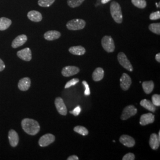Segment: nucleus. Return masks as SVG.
<instances>
[{
    "label": "nucleus",
    "mask_w": 160,
    "mask_h": 160,
    "mask_svg": "<svg viewBox=\"0 0 160 160\" xmlns=\"http://www.w3.org/2000/svg\"><path fill=\"white\" fill-rule=\"evenodd\" d=\"M55 104L58 113L61 115L65 116L67 114V109L63 99L61 97H57L55 98Z\"/></svg>",
    "instance_id": "6e6552de"
},
{
    "label": "nucleus",
    "mask_w": 160,
    "mask_h": 160,
    "mask_svg": "<svg viewBox=\"0 0 160 160\" xmlns=\"http://www.w3.org/2000/svg\"><path fill=\"white\" fill-rule=\"evenodd\" d=\"M28 17L29 20L34 22H39L42 20V15L40 12L32 10L28 13Z\"/></svg>",
    "instance_id": "6ab92c4d"
},
{
    "label": "nucleus",
    "mask_w": 160,
    "mask_h": 160,
    "mask_svg": "<svg viewBox=\"0 0 160 160\" xmlns=\"http://www.w3.org/2000/svg\"><path fill=\"white\" fill-rule=\"evenodd\" d=\"M79 158L77 156V155H71V156H69L68 158H67V160H78Z\"/></svg>",
    "instance_id": "e433bc0d"
},
{
    "label": "nucleus",
    "mask_w": 160,
    "mask_h": 160,
    "mask_svg": "<svg viewBox=\"0 0 160 160\" xmlns=\"http://www.w3.org/2000/svg\"><path fill=\"white\" fill-rule=\"evenodd\" d=\"M22 126L24 131L30 135H35L40 131V125L38 122L32 119H24L22 121Z\"/></svg>",
    "instance_id": "f257e3e1"
},
{
    "label": "nucleus",
    "mask_w": 160,
    "mask_h": 160,
    "mask_svg": "<svg viewBox=\"0 0 160 160\" xmlns=\"http://www.w3.org/2000/svg\"><path fill=\"white\" fill-rule=\"evenodd\" d=\"M155 59L158 62H160V53H158L155 56Z\"/></svg>",
    "instance_id": "4c0bfd02"
},
{
    "label": "nucleus",
    "mask_w": 160,
    "mask_h": 160,
    "mask_svg": "<svg viewBox=\"0 0 160 160\" xmlns=\"http://www.w3.org/2000/svg\"><path fill=\"white\" fill-rule=\"evenodd\" d=\"M104 75V71L103 69L102 68L98 67L94 71L92 75V80L94 81L98 82L103 79Z\"/></svg>",
    "instance_id": "aec40b11"
},
{
    "label": "nucleus",
    "mask_w": 160,
    "mask_h": 160,
    "mask_svg": "<svg viewBox=\"0 0 160 160\" xmlns=\"http://www.w3.org/2000/svg\"><path fill=\"white\" fill-rule=\"evenodd\" d=\"M81 110V109L80 106H78L72 111H70L69 113H71V114H74L75 116H77L80 114Z\"/></svg>",
    "instance_id": "72a5a7b5"
},
{
    "label": "nucleus",
    "mask_w": 160,
    "mask_h": 160,
    "mask_svg": "<svg viewBox=\"0 0 160 160\" xmlns=\"http://www.w3.org/2000/svg\"><path fill=\"white\" fill-rule=\"evenodd\" d=\"M149 18L151 20H158L160 18V11L152 12L150 14L149 16Z\"/></svg>",
    "instance_id": "2f4dec72"
},
{
    "label": "nucleus",
    "mask_w": 160,
    "mask_h": 160,
    "mask_svg": "<svg viewBox=\"0 0 160 160\" xmlns=\"http://www.w3.org/2000/svg\"><path fill=\"white\" fill-rule=\"evenodd\" d=\"M102 45L103 49L109 53L114 52L115 49L114 40L110 36H105L102 38Z\"/></svg>",
    "instance_id": "20e7f679"
},
{
    "label": "nucleus",
    "mask_w": 160,
    "mask_h": 160,
    "mask_svg": "<svg viewBox=\"0 0 160 160\" xmlns=\"http://www.w3.org/2000/svg\"><path fill=\"white\" fill-rule=\"evenodd\" d=\"M140 104L145 109H147L149 111L155 112L156 110V106L151 101L147 99H143L141 101Z\"/></svg>",
    "instance_id": "4be33fe9"
},
{
    "label": "nucleus",
    "mask_w": 160,
    "mask_h": 160,
    "mask_svg": "<svg viewBox=\"0 0 160 160\" xmlns=\"http://www.w3.org/2000/svg\"><path fill=\"white\" fill-rule=\"evenodd\" d=\"M55 140V137L51 133H47L40 137L39 140V145L42 147H45L53 143Z\"/></svg>",
    "instance_id": "0eeeda50"
},
{
    "label": "nucleus",
    "mask_w": 160,
    "mask_h": 160,
    "mask_svg": "<svg viewBox=\"0 0 160 160\" xmlns=\"http://www.w3.org/2000/svg\"><path fill=\"white\" fill-rule=\"evenodd\" d=\"M78 82H79V79H78V78H73V79L67 82L66 85L65 86V88H69V87H71L72 86H75Z\"/></svg>",
    "instance_id": "7c9ffc66"
},
{
    "label": "nucleus",
    "mask_w": 160,
    "mask_h": 160,
    "mask_svg": "<svg viewBox=\"0 0 160 160\" xmlns=\"http://www.w3.org/2000/svg\"><path fill=\"white\" fill-rule=\"evenodd\" d=\"M149 143L151 148L154 150H156L160 147V140L158 138L157 134L152 133L151 135Z\"/></svg>",
    "instance_id": "f3484780"
},
{
    "label": "nucleus",
    "mask_w": 160,
    "mask_h": 160,
    "mask_svg": "<svg viewBox=\"0 0 160 160\" xmlns=\"http://www.w3.org/2000/svg\"><path fill=\"white\" fill-rule=\"evenodd\" d=\"M110 10L112 17L115 22L119 24L122 23L123 21V15L119 4L116 1L112 2L110 4Z\"/></svg>",
    "instance_id": "f03ea898"
},
{
    "label": "nucleus",
    "mask_w": 160,
    "mask_h": 160,
    "mask_svg": "<svg viewBox=\"0 0 160 160\" xmlns=\"http://www.w3.org/2000/svg\"><path fill=\"white\" fill-rule=\"evenodd\" d=\"M110 1V0H102V3L103 4H104L108 3Z\"/></svg>",
    "instance_id": "58836bf2"
},
{
    "label": "nucleus",
    "mask_w": 160,
    "mask_h": 160,
    "mask_svg": "<svg viewBox=\"0 0 160 160\" xmlns=\"http://www.w3.org/2000/svg\"><path fill=\"white\" fill-rule=\"evenodd\" d=\"M80 72V69L75 66H67L62 70V74L63 77H69L77 74Z\"/></svg>",
    "instance_id": "9d476101"
},
{
    "label": "nucleus",
    "mask_w": 160,
    "mask_h": 160,
    "mask_svg": "<svg viewBox=\"0 0 160 160\" xmlns=\"http://www.w3.org/2000/svg\"><path fill=\"white\" fill-rule=\"evenodd\" d=\"M120 143H122L125 147L132 148L135 146V141L133 138L128 135H122L119 139Z\"/></svg>",
    "instance_id": "f8f14e48"
},
{
    "label": "nucleus",
    "mask_w": 160,
    "mask_h": 160,
    "mask_svg": "<svg viewBox=\"0 0 160 160\" xmlns=\"http://www.w3.org/2000/svg\"><path fill=\"white\" fill-rule=\"evenodd\" d=\"M118 59L119 63L124 68L126 69L130 72H132L133 71L132 65L123 52H119L118 53Z\"/></svg>",
    "instance_id": "39448f33"
},
{
    "label": "nucleus",
    "mask_w": 160,
    "mask_h": 160,
    "mask_svg": "<svg viewBox=\"0 0 160 160\" xmlns=\"http://www.w3.org/2000/svg\"><path fill=\"white\" fill-rule=\"evenodd\" d=\"M84 1V0H67V4L71 8L79 7Z\"/></svg>",
    "instance_id": "cd10ccee"
},
{
    "label": "nucleus",
    "mask_w": 160,
    "mask_h": 160,
    "mask_svg": "<svg viewBox=\"0 0 160 160\" xmlns=\"http://www.w3.org/2000/svg\"><path fill=\"white\" fill-rule=\"evenodd\" d=\"M142 88L143 91L146 94H150L153 91V89L154 88V82L152 81H144L142 82Z\"/></svg>",
    "instance_id": "5701e85b"
},
{
    "label": "nucleus",
    "mask_w": 160,
    "mask_h": 160,
    "mask_svg": "<svg viewBox=\"0 0 160 160\" xmlns=\"http://www.w3.org/2000/svg\"><path fill=\"white\" fill-rule=\"evenodd\" d=\"M12 20L6 17L0 18V30L3 31L8 29L12 24Z\"/></svg>",
    "instance_id": "b1692460"
},
{
    "label": "nucleus",
    "mask_w": 160,
    "mask_h": 160,
    "mask_svg": "<svg viewBox=\"0 0 160 160\" xmlns=\"http://www.w3.org/2000/svg\"><path fill=\"white\" fill-rule=\"evenodd\" d=\"M149 29L155 34H160V23H152L149 26Z\"/></svg>",
    "instance_id": "393cba45"
},
{
    "label": "nucleus",
    "mask_w": 160,
    "mask_h": 160,
    "mask_svg": "<svg viewBox=\"0 0 160 160\" xmlns=\"http://www.w3.org/2000/svg\"><path fill=\"white\" fill-rule=\"evenodd\" d=\"M152 103L155 106H160V96L159 94H154L152 96Z\"/></svg>",
    "instance_id": "c756f323"
},
{
    "label": "nucleus",
    "mask_w": 160,
    "mask_h": 160,
    "mask_svg": "<svg viewBox=\"0 0 160 160\" xmlns=\"http://www.w3.org/2000/svg\"><path fill=\"white\" fill-rule=\"evenodd\" d=\"M155 120L154 115L151 113L143 114L140 118V125L142 126H145L148 124L154 123Z\"/></svg>",
    "instance_id": "ddd939ff"
},
{
    "label": "nucleus",
    "mask_w": 160,
    "mask_h": 160,
    "mask_svg": "<svg viewBox=\"0 0 160 160\" xmlns=\"http://www.w3.org/2000/svg\"><path fill=\"white\" fill-rule=\"evenodd\" d=\"M17 56L19 58L25 61H30L32 59V51L29 48H24L17 52Z\"/></svg>",
    "instance_id": "9b49d317"
},
{
    "label": "nucleus",
    "mask_w": 160,
    "mask_h": 160,
    "mask_svg": "<svg viewBox=\"0 0 160 160\" xmlns=\"http://www.w3.org/2000/svg\"><path fill=\"white\" fill-rule=\"evenodd\" d=\"M6 67V65L1 59H0V71H3Z\"/></svg>",
    "instance_id": "c9c22d12"
},
{
    "label": "nucleus",
    "mask_w": 160,
    "mask_h": 160,
    "mask_svg": "<svg viewBox=\"0 0 160 160\" xmlns=\"http://www.w3.org/2000/svg\"><path fill=\"white\" fill-rule=\"evenodd\" d=\"M69 52L75 55H83L86 53V49L82 46H72L69 49Z\"/></svg>",
    "instance_id": "412c9836"
},
{
    "label": "nucleus",
    "mask_w": 160,
    "mask_h": 160,
    "mask_svg": "<svg viewBox=\"0 0 160 160\" xmlns=\"http://www.w3.org/2000/svg\"><path fill=\"white\" fill-rule=\"evenodd\" d=\"M74 131L75 132L79 133L80 135H82L83 136H86L88 134V131L87 129V128L82 126H77L74 128Z\"/></svg>",
    "instance_id": "bb28decb"
},
{
    "label": "nucleus",
    "mask_w": 160,
    "mask_h": 160,
    "mask_svg": "<svg viewBox=\"0 0 160 160\" xmlns=\"http://www.w3.org/2000/svg\"><path fill=\"white\" fill-rule=\"evenodd\" d=\"M61 36V34L57 30H49L46 32L44 34V38L47 40H56L59 39Z\"/></svg>",
    "instance_id": "a211bd4d"
},
{
    "label": "nucleus",
    "mask_w": 160,
    "mask_h": 160,
    "mask_svg": "<svg viewBox=\"0 0 160 160\" xmlns=\"http://www.w3.org/2000/svg\"><path fill=\"white\" fill-rule=\"evenodd\" d=\"M133 5L139 8H144L147 6V1L145 0H131Z\"/></svg>",
    "instance_id": "a878e982"
},
{
    "label": "nucleus",
    "mask_w": 160,
    "mask_h": 160,
    "mask_svg": "<svg viewBox=\"0 0 160 160\" xmlns=\"http://www.w3.org/2000/svg\"><path fill=\"white\" fill-rule=\"evenodd\" d=\"M28 40V37L25 34H21L16 37L12 42V46L13 48H17L23 45Z\"/></svg>",
    "instance_id": "4468645a"
},
{
    "label": "nucleus",
    "mask_w": 160,
    "mask_h": 160,
    "mask_svg": "<svg viewBox=\"0 0 160 160\" xmlns=\"http://www.w3.org/2000/svg\"><path fill=\"white\" fill-rule=\"evenodd\" d=\"M55 0H38V5L42 7H48L52 6Z\"/></svg>",
    "instance_id": "c85d7f7f"
},
{
    "label": "nucleus",
    "mask_w": 160,
    "mask_h": 160,
    "mask_svg": "<svg viewBox=\"0 0 160 160\" xmlns=\"http://www.w3.org/2000/svg\"><path fill=\"white\" fill-rule=\"evenodd\" d=\"M135 155L133 154V153L129 152L126 155H125L123 156V157L122 158L123 160H135Z\"/></svg>",
    "instance_id": "473e14b6"
},
{
    "label": "nucleus",
    "mask_w": 160,
    "mask_h": 160,
    "mask_svg": "<svg viewBox=\"0 0 160 160\" xmlns=\"http://www.w3.org/2000/svg\"><path fill=\"white\" fill-rule=\"evenodd\" d=\"M137 109L133 105H129L125 107L121 115V119L126 120L137 113Z\"/></svg>",
    "instance_id": "423d86ee"
},
{
    "label": "nucleus",
    "mask_w": 160,
    "mask_h": 160,
    "mask_svg": "<svg viewBox=\"0 0 160 160\" xmlns=\"http://www.w3.org/2000/svg\"><path fill=\"white\" fill-rule=\"evenodd\" d=\"M82 84L85 86V92H84V94L86 96H89L90 94V88L88 84V83L86 82V81H82Z\"/></svg>",
    "instance_id": "f704fd0d"
},
{
    "label": "nucleus",
    "mask_w": 160,
    "mask_h": 160,
    "mask_svg": "<svg viewBox=\"0 0 160 160\" xmlns=\"http://www.w3.org/2000/svg\"><path fill=\"white\" fill-rule=\"evenodd\" d=\"M31 86V81L28 77H25L19 81L18 84V88L23 92L28 90Z\"/></svg>",
    "instance_id": "dca6fc26"
},
{
    "label": "nucleus",
    "mask_w": 160,
    "mask_h": 160,
    "mask_svg": "<svg viewBox=\"0 0 160 160\" xmlns=\"http://www.w3.org/2000/svg\"><path fill=\"white\" fill-rule=\"evenodd\" d=\"M131 84V78L129 77V75L126 73H123L120 78V86L121 88L124 91H127L129 88Z\"/></svg>",
    "instance_id": "1a4fd4ad"
},
{
    "label": "nucleus",
    "mask_w": 160,
    "mask_h": 160,
    "mask_svg": "<svg viewBox=\"0 0 160 160\" xmlns=\"http://www.w3.org/2000/svg\"><path fill=\"white\" fill-rule=\"evenodd\" d=\"M8 139L10 144L12 147H16L19 142V137L16 131L12 129L8 132Z\"/></svg>",
    "instance_id": "2eb2a0df"
},
{
    "label": "nucleus",
    "mask_w": 160,
    "mask_h": 160,
    "mask_svg": "<svg viewBox=\"0 0 160 160\" xmlns=\"http://www.w3.org/2000/svg\"><path fill=\"white\" fill-rule=\"evenodd\" d=\"M86 24V22L82 19H73L67 23V28L70 30H79L84 29Z\"/></svg>",
    "instance_id": "7ed1b4c3"
}]
</instances>
